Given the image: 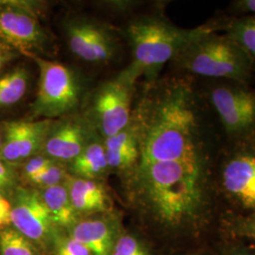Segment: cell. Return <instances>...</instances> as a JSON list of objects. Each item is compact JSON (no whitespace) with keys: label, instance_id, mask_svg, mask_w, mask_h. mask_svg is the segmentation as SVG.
<instances>
[{"label":"cell","instance_id":"obj_25","mask_svg":"<svg viewBox=\"0 0 255 255\" xmlns=\"http://www.w3.org/2000/svg\"><path fill=\"white\" fill-rule=\"evenodd\" d=\"M53 255H90L87 248L71 236L55 237Z\"/></svg>","mask_w":255,"mask_h":255},{"label":"cell","instance_id":"obj_1","mask_svg":"<svg viewBox=\"0 0 255 255\" xmlns=\"http://www.w3.org/2000/svg\"><path fill=\"white\" fill-rule=\"evenodd\" d=\"M225 141L215 116L190 136L123 175L137 213L171 234L197 237L222 215L217 174Z\"/></svg>","mask_w":255,"mask_h":255},{"label":"cell","instance_id":"obj_17","mask_svg":"<svg viewBox=\"0 0 255 255\" xmlns=\"http://www.w3.org/2000/svg\"><path fill=\"white\" fill-rule=\"evenodd\" d=\"M56 228L69 229L79 221L65 184L38 190Z\"/></svg>","mask_w":255,"mask_h":255},{"label":"cell","instance_id":"obj_16","mask_svg":"<svg viewBox=\"0 0 255 255\" xmlns=\"http://www.w3.org/2000/svg\"><path fill=\"white\" fill-rule=\"evenodd\" d=\"M68 170L74 177L100 181L110 170L103 139L96 134L80 155L68 164Z\"/></svg>","mask_w":255,"mask_h":255},{"label":"cell","instance_id":"obj_13","mask_svg":"<svg viewBox=\"0 0 255 255\" xmlns=\"http://www.w3.org/2000/svg\"><path fill=\"white\" fill-rule=\"evenodd\" d=\"M69 236L86 247L90 255H112L118 239L117 224L110 217L79 220Z\"/></svg>","mask_w":255,"mask_h":255},{"label":"cell","instance_id":"obj_18","mask_svg":"<svg viewBox=\"0 0 255 255\" xmlns=\"http://www.w3.org/2000/svg\"><path fill=\"white\" fill-rule=\"evenodd\" d=\"M215 18L219 32L234 39L246 51L255 68V17H230L220 11Z\"/></svg>","mask_w":255,"mask_h":255},{"label":"cell","instance_id":"obj_29","mask_svg":"<svg viewBox=\"0 0 255 255\" xmlns=\"http://www.w3.org/2000/svg\"><path fill=\"white\" fill-rule=\"evenodd\" d=\"M20 53L17 51L9 48L8 46L0 44V71L9 64V62L13 61Z\"/></svg>","mask_w":255,"mask_h":255},{"label":"cell","instance_id":"obj_12","mask_svg":"<svg viewBox=\"0 0 255 255\" xmlns=\"http://www.w3.org/2000/svg\"><path fill=\"white\" fill-rule=\"evenodd\" d=\"M55 119L9 121L4 124L0 158L13 165L41 153Z\"/></svg>","mask_w":255,"mask_h":255},{"label":"cell","instance_id":"obj_28","mask_svg":"<svg viewBox=\"0 0 255 255\" xmlns=\"http://www.w3.org/2000/svg\"><path fill=\"white\" fill-rule=\"evenodd\" d=\"M10 213L11 204L9 198L3 194H0V230L10 226Z\"/></svg>","mask_w":255,"mask_h":255},{"label":"cell","instance_id":"obj_9","mask_svg":"<svg viewBox=\"0 0 255 255\" xmlns=\"http://www.w3.org/2000/svg\"><path fill=\"white\" fill-rule=\"evenodd\" d=\"M67 46L77 58L90 64L112 61L120 48L118 35L105 23L83 15H75L64 23Z\"/></svg>","mask_w":255,"mask_h":255},{"label":"cell","instance_id":"obj_23","mask_svg":"<svg viewBox=\"0 0 255 255\" xmlns=\"http://www.w3.org/2000/svg\"><path fill=\"white\" fill-rule=\"evenodd\" d=\"M112 255H151L142 240L131 234L120 235L114 247Z\"/></svg>","mask_w":255,"mask_h":255},{"label":"cell","instance_id":"obj_6","mask_svg":"<svg viewBox=\"0 0 255 255\" xmlns=\"http://www.w3.org/2000/svg\"><path fill=\"white\" fill-rule=\"evenodd\" d=\"M138 84L123 70L92 92L82 116L102 139L119 133L129 124Z\"/></svg>","mask_w":255,"mask_h":255},{"label":"cell","instance_id":"obj_14","mask_svg":"<svg viewBox=\"0 0 255 255\" xmlns=\"http://www.w3.org/2000/svg\"><path fill=\"white\" fill-rule=\"evenodd\" d=\"M64 184L79 216H90L110 212L112 200L102 182L74 177L69 174Z\"/></svg>","mask_w":255,"mask_h":255},{"label":"cell","instance_id":"obj_11","mask_svg":"<svg viewBox=\"0 0 255 255\" xmlns=\"http://www.w3.org/2000/svg\"><path fill=\"white\" fill-rule=\"evenodd\" d=\"M98 134L82 115L71 114L55 119L46 136L42 153L55 162L69 164L93 137Z\"/></svg>","mask_w":255,"mask_h":255},{"label":"cell","instance_id":"obj_8","mask_svg":"<svg viewBox=\"0 0 255 255\" xmlns=\"http://www.w3.org/2000/svg\"><path fill=\"white\" fill-rule=\"evenodd\" d=\"M42 9L27 1H0V44L20 54L41 56L49 44L39 14Z\"/></svg>","mask_w":255,"mask_h":255},{"label":"cell","instance_id":"obj_2","mask_svg":"<svg viewBox=\"0 0 255 255\" xmlns=\"http://www.w3.org/2000/svg\"><path fill=\"white\" fill-rule=\"evenodd\" d=\"M209 29L219 31L214 17L198 27L183 28L167 18L163 9L139 13L125 27L131 62L124 71L137 82H154L187 41Z\"/></svg>","mask_w":255,"mask_h":255},{"label":"cell","instance_id":"obj_27","mask_svg":"<svg viewBox=\"0 0 255 255\" xmlns=\"http://www.w3.org/2000/svg\"><path fill=\"white\" fill-rule=\"evenodd\" d=\"M230 17H255V0H234L223 11Z\"/></svg>","mask_w":255,"mask_h":255},{"label":"cell","instance_id":"obj_26","mask_svg":"<svg viewBox=\"0 0 255 255\" xmlns=\"http://www.w3.org/2000/svg\"><path fill=\"white\" fill-rule=\"evenodd\" d=\"M18 180L16 165L9 164L0 158V194L10 195L18 186Z\"/></svg>","mask_w":255,"mask_h":255},{"label":"cell","instance_id":"obj_15","mask_svg":"<svg viewBox=\"0 0 255 255\" xmlns=\"http://www.w3.org/2000/svg\"><path fill=\"white\" fill-rule=\"evenodd\" d=\"M103 144L110 169L125 175L135 166L139 159V143L131 119L119 133L103 139Z\"/></svg>","mask_w":255,"mask_h":255},{"label":"cell","instance_id":"obj_24","mask_svg":"<svg viewBox=\"0 0 255 255\" xmlns=\"http://www.w3.org/2000/svg\"><path fill=\"white\" fill-rule=\"evenodd\" d=\"M54 162L52 159L42 152L34 155L21 164L22 166L20 169V178L24 182H28Z\"/></svg>","mask_w":255,"mask_h":255},{"label":"cell","instance_id":"obj_19","mask_svg":"<svg viewBox=\"0 0 255 255\" xmlns=\"http://www.w3.org/2000/svg\"><path fill=\"white\" fill-rule=\"evenodd\" d=\"M29 76L25 67L17 66L0 76V108L9 107L21 101L28 87Z\"/></svg>","mask_w":255,"mask_h":255},{"label":"cell","instance_id":"obj_30","mask_svg":"<svg viewBox=\"0 0 255 255\" xmlns=\"http://www.w3.org/2000/svg\"><path fill=\"white\" fill-rule=\"evenodd\" d=\"M229 255H255V253L245 249H236L231 251L229 253Z\"/></svg>","mask_w":255,"mask_h":255},{"label":"cell","instance_id":"obj_3","mask_svg":"<svg viewBox=\"0 0 255 255\" xmlns=\"http://www.w3.org/2000/svg\"><path fill=\"white\" fill-rule=\"evenodd\" d=\"M171 71L197 80H229L253 85L255 68L246 51L223 32L209 29L187 41L169 63Z\"/></svg>","mask_w":255,"mask_h":255},{"label":"cell","instance_id":"obj_4","mask_svg":"<svg viewBox=\"0 0 255 255\" xmlns=\"http://www.w3.org/2000/svg\"><path fill=\"white\" fill-rule=\"evenodd\" d=\"M226 145L255 144V88L229 80H198Z\"/></svg>","mask_w":255,"mask_h":255},{"label":"cell","instance_id":"obj_5","mask_svg":"<svg viewBox=\"0 0 255 255\" xmlns=\"http://www.w3.org/2000/svg\"><path fill=\"white\" fill-rule=\"evenodd\" d=\"M38 66L36 97L31 104V116L36 119H58L74 114L81 104L82 81L72 68L59 62L29 54Z\"/></svg>","mask_w":255,"mask_h":255},{"label":"cell","instance_id":"obj_10","mask_svg":"<svg viewBox=\"0 0 255 255\" xmlns=\"http://www.w3.org/2000/svg\"><path fill=\"white\" fill-rule=\"evenodd\" d=\"M10 226L35 246L53 241L56 227L40 193L32 187L18 185L10 193Z\"/></svg>","mask_w":255,"mask_h":255},{"label":"cell","instance_id":"obj_22","mask_svg":"<svg viewBox=\"0 0 255 255\" xmlns=\"http://www.w3.org/2000/svg\"><path fill=\"white\" fill-rule=\"evenodd\" d=\"M68 175L69 174L67 173L64 164L54 162L27 183H29L34 189L41 190L58 184H63Z\"/></svg>","mask_w":255,"mask_h":255},{"label":"cell","instance_id":"obj_20","mask_svg":"<svg viewBox=\"0 0 255 255\" xmlns=\"http://www.w3.org/2000/svg\"><path fill=\"white\" fill-rule=\"evenodd\" d=\"M0 255H39L36 246L9 226L0 230Z\"/></svg>","mask_w":255,"mask_h":255},{"label":"cell","instance_id":"obj_7","mask_svg":"<svg viewBox=\"0 0 255 255\" xmlns=\"http://www.w3.org/2000/svg\"><path fill=\"white\" fill-rule=\"evenodd\" d=\"M217 182L223 208L255 213V144L226 145L220 155Z\"/></svg>","mask_w":255,"mask_h":255},{"label":"cell","instance_id":"obj_21","mask_svg":"<svg viewBox=\"0 0 255 255\" xmlns=\"http://www.w3.org/2000/svg\"><path fill=\"white\" fill-rule=\"evenodd\" d=\"M223 226L232 235L255 243V213L249 215L224 214Z\"/></svg>","mask_w":255,"mask_h":255}]
</instances>
